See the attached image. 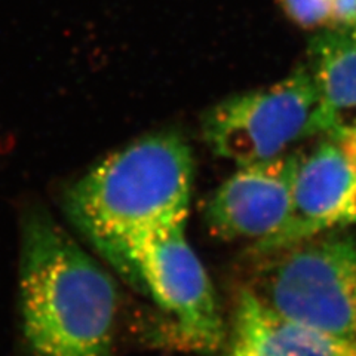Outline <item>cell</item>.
Returning <instances> with one entry per match:
<instances>
[{"label":"cell","instance_id":"7","mask_svg":"<svg viewBox=\"0 0 356 356\" xmlns=\"http://www.w3.org/2000/svg\"><path fill=\"white\" fill-rule=\"evenodd\" d=\"M298 156L243 165L232 174L205 207L211 235L227 242L251 241V247L275 238L291 213Z\"/></svg>","mask_w":356,"mask_h":356},{"label":"cell","instance_id":"4","mask_svg":"<svg viewBox=\"0 0 356 356\" xmlns=\"http://www.w3.org/2000/svg\"><path fill=\"white\" fill-rule=\"evenodd\" d=\"M264 260L250 285L264 305L328 336L355 340L356 236H318Z\"/></svg>","mask_w":356,"mask_h":356},{"label":"cell","instance_id":"12","mask_svg":"<svg viewBox=\"0 0 356 356\" xmlns=\"http://www.w3.org/2000/svg\"><path fill=\"white\" fill-rule=\"evenodd\" d=\"M339 144H340V147L343 149V152L346 153V156L349 158V161L352 162V165L356 168V131L353 134H350L349 137L341 140Z\"/></svg>","mask_w":356,"mask_h":356},{"label":"cell","instance_id":"1","mask_svg":"<svg viewBox=\"0 0 356 356\" xmlns=\"http://www.w3.org/2000/svg\"><path fill=\"white\" fill-rule=\"evenodd\" d=\"M19 315L26 356H111L113 277L40 205L21 214Z\"/></svg>","mask_w":356,"mask_h":356},{"label":"cell","instance_id":"2","mask_svg":"<svg viewBox=\"0 0 356 356\" xmlns=\"http://www.w3.org/2000/svg\"><path fill=\"white\" fill-rule=\"evenodd\" d=\"M195 181L188 144L161 132L111 153L63 193L65 217L111 266L141 233L187 221Z\"/></svg>","mask_w":356,"mask_h":356},{"label":"cell","instance_id":"3","mask_svg":"<svg viewBox=\"0 0 356 356\" xmlns=\"http://www.w3.org/2000/svg\"><path fill=\"white\" fill-rule=\"evenodd\" d=\"M186 222L159 226L131 239L113 269L168 316L177 344L195 352H220L227 330L213 284L187 241Z\"/></svg>","mask_w":356,"mask_h":356},{"label":"cell","instance_id":"8","mask_svg":"<svg viewBox=\"0 0 356 356\" xmlns=\"http://www.w3.org/2000/svg\"><path fill=\"white\" fill-rule=\"evenodd\" d=\"M217 356H356V346L280 315L248 286L241 289L230 336Z\"/></svg>","mask_w":356,"mask_h":356},{"label":"cell","instance_id":"11","mask_svg":"<svg viewBox=\"0 0 356 356\" xmlns=\"http://www.w3.org/2000/svg\"><path fill=\"white\" fill-rule=\"evenodd\" d=\"M330 24L332 29L356 30V0H332Z\"/></svg>","mask_w":356,"mask_h":356},{"label":"cell","instance_id":"14","mask_svg":"<svg viewBox=\"0 0 356 356\" xmlns=\"http://www.w3.org/2000/svg\"><path fill=\"white\" fill-rule=\"evenodd\" d=\"M352 33H353V35H355V36H356V30H355V31H352Z\"/></svg>","mask_w":356,"mask_h":356},{"label":"cell","instance_id":"9","mask_svg":"<svg viewBox=\"0 0 356 356\" xmlns=\"http://www.w3.org/2000/svg\"><path fill=\"white\" fill-rule=\"evenodd\" d=\"M310 74L319 98V131L340 143L356 131V36L331 29L310 40Z\"/></svg>","mask_w":356,"mask_h":356},{"label":"cell","instance_id":"5","mask_svg":"<svg viewBox=\"0 0 356 356\" xmlns=\"http://www.w3.org/2000/svg\"><path fill=\"white\" fill-rule=\"evenodd\" d=\"M318 132L319 98L302 65L275 85L225 99L204 119L211 150L239 166L280 158Z\"/></svg>","mask_w":356,"mask_h":356},{"label":"cell","instance_id":"13","mask_svg":"<svg viewBox=\"0 0 356 356\" xmlns=\"http://www.w3.org/2000/svg\"><path fill=\"white\" fill-rule=\"evenodd\" d=\"M353 343H355V346H356V337H355V340H353Z\"/></svg>","mask_w":356,"mask_h":356},{"label":"cell","instance_id":"6","mask_svg":"<svg viewBox=\"0 0 356 356\" xmlns=\"http://www.w3.org/2000/svg\"><path fill=\"white\" fill-rule=\"evenodd\" d=\"M356 225V168L336 141L300 154L286 225L277 235L251 247L264 259L296 245Z\"/></svg>","mask_w":356,"mask_h":356},{"label":"cell","instance_id":"10","mask_svg":"<svg viewBox=\"0 0 356 356\" xmlns=\"http://www.w3.org/2000/svg\"><path fill=\"white\" fill-rule=\"evenodd\" d=\"M332 0H280L286 17L303 29L330 24Z\"/></svg>","mask_w":356,"mask_h":356}]
</instances>
